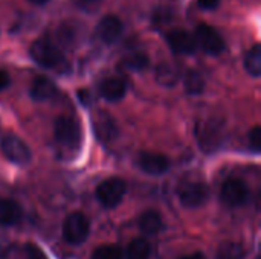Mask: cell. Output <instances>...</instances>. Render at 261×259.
<instances>
[{
	"instance_id": "6da1fadb",
	"label": "cell",
	"mask_w": 261,
	"mask_h": 259,
	"mask_svg": "<svg viewBox=\"0 0 261 259\" xmlns=\"http://www.w3.org/2000/svg\"><path fill=\"white\" fill-rule=\"evenodd\" d=\"M54 136H55L57 145L66 153L75 154L81 147L83 133H81L80 122H76L70 116H60L55 121Z\"/></svg>"
},
{
	"instance_id": "7a4b0ae2",
	"label": "cell",
	"mask_w": 261,
	"mask_h": 259,
	"mask_svg": "<svg viewBox=\"0 0 261 259\" xmlns=\"http://www.w3.org/2000/svg\"><path fill=\"white\" fill-rule=\"evenodd\" d=\"M29 53L37 64L50 70H61L66 67V63H67L63 52L57 46H54L50 41L43 40V38L35 40L31 44Z\"/></svg>"
},
{
	"instance_id": "3957f363",
	"label": "cell",
	"mask_w": 261,
	"mask_h": 259,
	"mask_svg": "<svg viewBox=\"0 0 261 259\" xmlns=\"http://www.w3.org/2000/svg\"><path fill=\"white\" fill-rule=\"evenodd\" d=\"M90 232V223L81 212H72L63 223V238L66 243L78 246L86 241Z\"/></svg>"
},
{
	"instance_id": "277c9868",
	"label": "cell",
	"mask_w": 261,
	"mask_h": 259,
	"mask_svg": "<svg viewBox=\"0 0 261 259\" xmlns=\"http://www.w3.org/2000/svg\"><path fill=\"white\" fill-rule=\"evenodd\" d=\"M127 192V185L119 177H110L96 188V198L104 208H116Z\"/></svg>"
},
{
	"instance_id": "5b68a950",
	"label": "cell",
	"mask_w": 261,
	"mask_h": 259,
	"mask_svg": "<svg viewBox=\"0 0 261 259\" xmlns=\"http://www.w3.org/2000/svg\"><path fill=\"white\" fill-rule=\"evenodd\" d=\"M177 195H179L182 206L194 209V208H200L206 203V200L210 197V191L203 182L194 180V182L182 183L177 189Z\"/></svg>"
},
{
	"instance_id": "8992f818",
	"label": "cell",
	"mask_w": 261,
	"mask_h": 259,
	"mask_svg": "<svg viewBox=\"0 0 261 259\" xmlns=\"http://www.w3.org/2000/svg\"><path fill=\"white\" fill-rule=\"evenodd\" d=\"M0 150L3 153V156L15 163V165H26L31 160V150L29 147L17 136L9 134L5 136L0 142Z\"/></svg>"
},
{
	"instance_id": "52a82bcc",
	"label": "cell",
	"mask_w": 261,
	"mask_h": 259,
	"mask_svg": "<svg viewBox=\"0 0 261 259\" xmlns=\"http://www.w3.org/2000/svg\"><path fill=\"white\" fill-rule=\"evenodd\" d=\"M248 197H249V188L240 179H229L222 185L220 198L229 208H237L245 205Z\"/></svg>"
},
{
	"instance_id": "ba28073f",
	"label": "cell",
	"mask_w": 261,
	"mask_h": 259,
	"mask_svg": "<svg viewBox=\"0 0 261 259\" xmlns=\"http://www.w3.org/2000/svg\"><path fill=\"white\" fill-rule=\"evenodd\" d=\"M194 38H196V44H199L202 50L206 52L208 55H219L225 49V41L220 37V34L214 27L205 23L197 26Z\"/></svg>"
},
{
	"instance_id": "9c48e42d",
	"label": "cell",
	"mask_w": 261,
	"mask_h": 259,
	"mask_svg": "<svg viewBox=\"0 0 261 259\" xmlns=\"http://www.w3.org/2000/svg\"><path fill=\"white\" fill-rule=\"evenodd\" d=\"M222 122H216L214 119H208L203 122H199L197 125V140L199 145L205 151L216 150L222 142Z\"/></svg>"
},
{
	"instance_id": "30bf717a",
	"label": "cell",
	"mask_w": 261,
	"mask_h": 259,
	"mask_svg": "<svg viewBox=\"0 0 261 259\" xmlns=\"http://www.w3.org/2000/svg\"><path fill=\"white\" fill-rule=\"evenodd\" d=\"M138 166L151 176H161L165 174L170 168V160L167 156L159 154V153H151V151H142L138 159H136Z\"/></svg>"
},
{
	"instance_id": "8fae6325",
	"label": "cell",
	"mask_w": 261,
	"mask_h": 259,
	"mask_svg": "<svg viewBox=\"0 0 261 259\" xmlns=\"http://www.w3.org/2000/svg\"><path fill=\"white\" fill-rule=\"evenodd\" d=\"M122 31H124V24H122L121 18H118L116 15H112V14L102 17L96 26L98 38L106 44H113L115 41H118Z\"/></svg>"
},
{
	"instance_id": "7c38bea8",
	"label": "cell",
	"mask_w": 261,
	"mask_h": 259,
	"mask_svg": "<svg viewBox=\"0 0 261 259\" xmlns=\"http://www.w3.org/2000/svg\"><path fill=\"white\" fill-rule=\"evenodd\" d=\"M93 128L101 142H112L118 136L116 121L107 111H102V110H99L93 116Z\"/></svg>"
},
{
	"instance_id": "4fadbf2b",
	"label": "cell",
	"mask_w": 261,
	"mask_h": 259,
	"mask_svg": "<svg viewBox=\"0 0 261 259\" xmlns=\"http://www.w3.org/2000/svg\"><path fill=\"white\" fill-rule=\"evenodd\" d=\"M167 41L168 46L171 47V50L174 53H180V55H190L196 50L197 44H196V38L188 34L187 31H171L167 35Z\"/></svg>"
},
{
	"instance_id": "5bb4252c",
	"label": "cell",
	"mask_w": 261,
	"mask_h": 259,
	"mask_svg": "<svg viewBox=\"0 0 261 259\" xmlns=\"http://www.w3.org/2000/svg\"><path fill=\"white\" fill-rule=\"evenodd\" d=\"M23 217L21 206L9 198L0 197V226H14Z\"/></svg>"
},
{
	"instance_id": "9a60e30c",
	"label": "cell",
	"mask_w": 261,
	"mask_h": 259,
	"mask_svg": "<svg viewBox=\"0 0 261 259\" xmlns=\"http://www.w3.org/2000/svg\"><path fill=\"white\" fill-rule=\"evenodd\" d=\"M99 92L104 99H107L110 102H116L125 96L127 85L121 78H107L101 82Z\"/></svg>"
},
{
	"instance_id": "2e32d148",
	"label": "cell",
	"mask_w": 261,
	"mask_h": 259,
	"mask_svg": "<svg viewBox=\"0 0 261 259\" xmlns=\"http://www.w3.org/2000/svg\"><path fill=\"white\" fill-rule=\"evenodd\" d=\"M138 226H139V229L144 234L156 235V234H159L164 229V221H162V217H161V214L158 211L148 209V211H144L139 215Z\"/></svg>"
},
{
	"instance_id": "e0dca14e",
	"label": "cell",
	"mask_w": 261,
	"mask_h": 259,
	"mask_svg": "<svg viewBox=\"0 0 261 259\" xmlns=\"http://www.w3.org/2000/svg\"><path fill=\"white\" fill-rule=\"evenodd\" d=\"M55 93H57L55 84L49 78H44V76L37 78L31 85V98L38 102L50 99Z\"/></svg>"
},
{
	"instance_id": "ac0fdd59",
	"label": "cell",
	"mask_w": 261,
	"mask_h": 259,
	"mask_svg": "<svg viewBox=\"0 0 261 259\" xmlns=\"http://www.w3.org/2000/svg\"><path fill=\"white\" fill-rule=\"evenodd\" d=\"M180 78V70L174 63H162L156 69V79L162 87H173Z\"/></svg>"
},
{
	"instance_id": "d6986e66",
	"label": "cell",
	"mask_w": 261,
	"mask_h": 259,
	"mask_svg": "<svg viewBox=\"0 0 261 259\" xmlns=\"http://www.w3.org/2000/svg\"><path fill=\"white\" fill-rule=\"evenodd\" d=\"M246 249L239 241H225L217 252V259H245Z\"/></svg>"
},
{
	"instance_id": "ffe728a7",
	"label": "cell",
	"mask_w": 261,
	"mask_h": 259,
	"mask_svg": "<svg viewBox=\"0 0 261 259\" xmlns=\"http://www.w3.org/2000/svg\"><path fill=\"white\" fill-rule=\"evenodd\" d=\"M151 246L144 238H135L127 247V259H150Z\"/></svg>"
},
{
	"instance_id": "44dd1931",
	"label": "cell",
	"mask_w": 261,
	"mask_h": 259,
	"mask_svg": "<svg viewBox=\"0 0 261 259\" xmlns=\"http://www.w3.org/2000/svg\"><path fill=\"white\" fill-rule=\"evenodd\" d=\"M184 85L187 93L190 95H200L205 89V81L200 72L197 70H188L184 76Z\"/></svg>"
},
{
	"instance_id": "7402d4cb",
	"label": "cell",
	"mask_w": 261,
	"mask_h": 259,
	"mask_svg": "<svg viewBox=\"0 0 261 259\" xmlns=\"http://www.w3.org/2000/svg\"><path fill=\"white\" fill-rule=\"evenodd\" d=\"M245 69L249 75L252 76H260L261 75V46L255 44L252 49L245 56Z\"/></svg>"
},
{
	"instance_id": "603a6c76",
	"label": "cell",
	"mask_w": 261,
	"mask_h": 259,
	"mask_svg": "<svg viewBox=\"0 0 261 259\" xmlns=\"http://www.w3.org/2000/svg\"><path fill=\"white\" fill-rule=\"evenodd\" d=\"M124 253L122 249L116 244H106V246H99L95 249V252L92 253V259H122Z\"/></svg>"
},
{
	"instance_id": "cb8c5ba5",
	"label": "cell",
	"mask_w": 261,
	"mask_h": 259,
	"mask_svg": "<svg viewBox=\"0 0 261 259\" xmlns=\"http://www.w3.org/2000/svg\"><path fill=\"white\" fill-rule=\"evenodd\" d=\"M148 64H150V60L147 53L144 52H135L122 61V66L130 70H144L148 67Z\"/></svg>"
},
{
	"instance_id": "d4e9b609",
	"label": "cell",
	"mask_w": 261,
	"mask_h": 259,
	"mask_svg": "<svg viewBox=\"0 0 261 259\" xmlns=\"http://www.w3.org/2000/svg\"><path fill=\"white\" fill-rule=\"evenodd\" d=\"M249 145L254 151H260L261 147V128L258 125H255L251 131H249Z\"/></svg>"
},
{
	"instance_id": "484cf974",
	"label": "cell",
	"mask_w": 261,
	"mask_h": 259,
	"mask_svg": "<svg viewBox=\"0 0 261 259\" xmlns=\"http://www.w3.org/2000/svg\"><path fill=\"white\" fill-rule=\"evenodd\" d=\"M24 250H26L28 259H47V256L44 255V252L38 246H35V244H26Z\"/></svg>"
},
{
	"instance_id": "4316f807",
	"label": "cell",
	"mask_w": 261,
	"mask_h": 259,
	"mask_svg": "<svg viewBox=\"0 0 261 259\" xmlns=\"http://www.w3.org/2000/svg\"><path fill=\"white\" fill-rule=\"evenodd\" d=\"M75 2L84 11H95L104 0H75Z\"/></svg>"
},
{
	"instance_id": "83f0119b",
	"label": "cell",
	"mask_w": 261,
	"mask_h": 259,
	"mask_svg": "<svg viewBox=\"0 0 261 259\" xmlns=\"http://www.w3.org/2000/svg\"><path fill=\"white\" fill-rule=\"evenodd\" d=\"M199 5L203 9H214L219 5V0H199Z\"/></svg>"
},
{
	"instance_id": "f1b7e54d",
	"label": "cell",
	"mask_w": 261,
	"mask_h": 259,
	"mask_svg": "<svg viewBox=\"0 0 261 259\" xmlns=\"http://www.w3.org/2000/svg\"><path fill=\"white\" fill-rule=\"evenodd\" d=\"M9 253V243L8 240L0 238V258H5Z\"/></svg>"
},
{
	"instance_id": "f546056e",
	"label": "cell",
	"mask_w": 261,
	"mask_h": 259,
	"mask_svg": "<svg viewBox=\"0 0 261 259\" xmlns=\"http://www.w3.org/2000/svg\"><path fill=\"white\" fill-rule=\"evenodd\" d=\"M9 84V75L5 70H0V92L5 90Z\"/></svg>"
},
{
	"instance_id": "4dcf8cb0",
	"label": "cell",
	"mask_w": 261,
	"mask_h": 259,
	"mask_svg": "<svg viewBox=\"0 0 261 259\" xmlns=\"http://www.w3.org/2000/svg\"><path fill=\"white\" fill-rule=\"evenodd\" d=\"M180 259H206L205 255L202 252H196V253H191V255H187V256H182Z\"/></svg>"
},
{
	"instance_id": "1f68e13d",
	"label": "cell",
	"mask_w": 261,
	"mask_h": 259,
	"mask_svg": "<svg viewBox=\"0 0 261 259\" xmlns=\"http://www.w3.org/2000/svg\"><path fill=\"white\" fill-rule=\"evenodd\" d=\"M31 3H34V5H44L47 0H29Z\"/></svg>"
}]
</instances>
